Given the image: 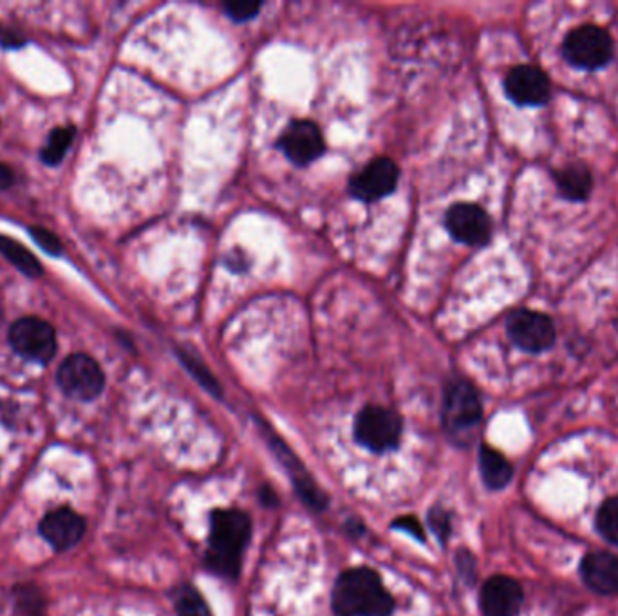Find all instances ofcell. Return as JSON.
I'll use <instances>...</instances> for the list:
<instances>
[{
    "label": "cell",
    "mask_w": 618,
    "mask_h": 616,
    "mask_svg": "<svg viewBox=\"0 0 618 616\" xmlns=\"http://www.w3.org/2000/svg\"><path fill=\"white\" fill-rule=\"evenodd\" d=\"M58 387L70 397L90 402L100 396L105 387V374L95 358L76 353L65 358L56 373Z\"/></svg>",
    "instance_id": "obj_5"
},
{
    "label": "cell",
    "mask_w": 618,
    "mask_h": 616,
    "mask_svg": "<svg viewBox=\"0 0 618 616\" xmlns=\"http://www.w3.org/2000/svg\"><path fill=\"white\" fill-rule=\"evenodd\" d=\"M260 497H263V502H265V505H277V496L271 492V488L269 487L263 488V493H260Z\"/></svg>",
    "instance_id": "obj_29"
},
{
    "label": "cell",
    "mask_w": 618,
    "mask_h": 616,
    "mask_svg": "<svg viewBox=\"0 0 618 616\" xmlns=\"http://www.w3.org/2000/svg\"><path fill=\"white\" fill-rule=\"evenodd\" d=\"M0 317H2V306H0Z\"/></svg>",
    "instance_id": "obj_31"
},
{
    "label": "cell",
    "mask_w": 618,
    "mask_h": 616,
    "mask_svg": "<svg viewBox=\"0 0 618 616\" xmlns=\"http://www.w3.org/2000/svg\"><path fill=\"white\" fill-rule=\"evenodd\" d=\"M259 2H245V0H239V2H228V4H225L226 15H228L230 19L237 20V22H246V20L254 19V17L259 13Z\"/></svg>",
    "instance_id": "obj_24"
},
{
    "label": "cell",
    "mask_w": 618,
    "mask_h": 616,
    "mask_svg": "<svg viewBox=\"0 0 618 616\" xmlns=\"http://www.w3.org/2000/svg\"><path fill=\"white\" fill-rule=\"evenodd\" d=\"M483 416V407L476 391L469 382L456 380L445 391L444 423L449 431H467L475 427Z\"/></svg>",
    "instance_id": "obj_8"
},
{
    "label": "cell",
    "mask_w": 618,
    "mask_h": 616,
    "mask_svg": "<svg viewBox=\"0 0 618 616\" xmlns=\"http://www.w3.org/2000/svg\"><path fill=\"white\" fill-rule=\"evenodd\" d=\"M504 91L518 105H543L548 102L550 78L535 65H518L504 79Z\"/></svg>",
    "instance_id": "obj_12"
},
{
    "label": "cell",
    "mask_w": 618,
    "mask_h": 616,
    "mask_svg": "<svg viewBox=\"0 0 618 616\" xmlns=\"http://www.w3.org/2000/svg\"><path fill=\"white\" fill-rule=\"evenodd\" d=\"M479 468H481L484 485L492 490H501L507 487L514 476V468L510 465L509 459L489 445L479 448Z\"/></svg>",
    "instance_id": "obj_16"
},
{
    "label": "cell",
    "mask_w": 618,
    "mask_h": 616,
    "mask_svg": "<svg viewBox=\"0 0 618 616\" xmlns=\"http://www.w3.org/2000/svg\"><path fill=\"white\" fill-rule=\"evenodd\" d=\"M597 528L604 539L618 544V496L609 497L598 508Z\"/></svg>",
    "instance_id": "obj_21"
},
{
    "label": "cell",
    "mask_w": 618,
    "mask_h": 616,
    "mask_svg": "<svg viewBox=\"0 0 618 616\" xmlns=\"http://www.w3.org/2000/svg\"><path fill=\"white\" fill-rule=\"evenodd\" d=\"M41 533L51 546L64 552L76 546L85 535V521L71 508H58L42 519Z\"/></svg>",
    "instance_id": "obj_14"
},
{
    "label": "cell",
    "mask_w": 618,
    "mask_h": 616,
    "mask_svg": "<svg viewBox=\"0 0 618 616\" xmlns=\"http://www.w3.org/2000/svg\"><path fill=\"white\" fill-rule=\"evenodd\" d=\"M174 606L180 616H212L205 598L189 584L181 586L175 593Z\"/></svg>",
    "instance_id": "obj_20"
},
{
    "label": "cell",
    "mask_w": 618,
    "mask_h": 616,
    "mask_svg": "<svg viewBox=\"0 0 618 616\" xmlns=\"http://www.w3.org/2000/svg\"><path fill=\"white\" fill-rule=\"evenodd\" d=\"M17 616H47L45 615L44 598L35 587L22 586L15 593Z\"/></svg>",
    "instance_id": "obj_22"
},
{
    "label": "cell",
    "mask_w": 618,
    "mask_h": 616,
    "mask_svg": "<svg viewBox=\"0 0 618 616\" xmlns=\"http://www.w3.org/2000/svg\"><path fill=\"white\" fill-rule=\"evenodd\" d=\"M404 423L398 414L380 405H367L354 419V439L371 453L384 454L399 445Z\"/></svg>",
    "instance_id": "obj_3"
},
{
    "label": "cell",
    "mask_w": 618,
    "mask_h": 616,
    "mask_svg": "<svg viewBox=\"0 0 618 616\" xmlns=\"http://www.w3.org/2000/svg\"><path fill=\"white\" fill-rule=\"evenodd\" d=\"M252 537V521L241 510H214L210 516L206 566L215 575L237 578Z\"/></svg>",
    "instance_id": "obj_2"
},
{
    "label": "cell",
    "mask_w": 618,
    "mask_h": 616,
    "mask_svg": "<svg viewBox=\"0 0 618 616\" xmlns=\"http://www.w3.org/2000/svg\"><path fill=\"white\" fill-rule=\"evenodd\" d=\"M523 606V590L510 576H492L481 590L484 616H515Z\"/></svg>",
    "instance_id": "obj_13"
},
{
    "label": "cell",
    "mask_w": 618,
    "mask_h": 616,
    "mask_svg": "<svg viewBox=\"0 0 618 616\" xmlns=\"http://www.w3.org/2000/svg\"><path fill=\"white\" fill-rule=\"evenodd\" d=\"M445 224L449 234L458 243L469 246H481L490 238V217L481 206L472 203H458L450 206L445 215Z\"/></svg>",
    "instance_id": "obj_9"
},
{
    "label": "cell",
    "mask_w": 618,
    "mask_h": 616,
    "mask_svg": "<svg viewBox=\"0 0 618 616\" xmlns=\"http://www.w3.org/2000/svg\"><path fill=\"white\" fill-rule=\"evenodd\" d=\"M279 147L295 164L313 163L324 155V138L313 121H294L280 136Z\"/></svg>",
    "instance_id": "obj_11"
},
{
    "label": "cell",
    "mask_w": 618,
    "mask_h": 616,
    "mask_svg": "<svg viewBox=\"0 0 618 616\" xmlns=\"http://www.w3.org/2000/svg\"><path fill=\"white\" fill-rule=\"evenodd\" d=\"M459 572L464 573L465 576L470 575V581H475L476 576V564L475 559L470 553H459L458 556Z\"/></svg>",
    "instance_id": "obj_28"
},
{
    "label": "cell",
    "mask_w": 618,
    "mask_h": 616,
    "mask_svg": "<svg viewBox=\"0 0 618 616\" xmlns=\"http://www.w3.org/2000/svg\"><path fill=\"white\" fill-rule=\"evenodd\" d=\"M31 237L35 238V243L39 244L44 252H47V254H62L61 238L56 237L50 230L42 229V226H33V229H31Z\"/></svg>",
    "instance_id": "obj_23"
},
{
    "label": "cell",
    "mask_w": 618,
    "mask_h": 616,
    "mask_svg": "<svg viewBox=\"0 0 618 616\" xmlns=\"http://www.w3.org/2000/svg\"><path fill=\"white\" fill-rule=\"evenodd\" d=\"M614 39L598 25H580L563 44L564 59L580 70H600L614 59Z\"/></svg>",
    "instance_id": "obj_4"
},
{
    "label": "cell",
    "mask_w": 618,
    "mask_h": 616,
    "mask_svg": "<svg viewBox=\"0 0 618 616\" xmlns=\"http://www.w3.org/2000/svg\"><path fill=\"white\" fill-rule=\"evenodd\" d=\"M75 139V127H58L51 132L47 145L41 152L42 161L45 164H58L64 159L65 152L70 150L71 144Z\"/></svg>",
    "instance_id": "obj_19"
},
{
    "label": "cell",
    "mask_w": 618,
    "mask_h": 616,
    "mask_svg": "<svg viewBox=\"0 0 618 616\" xmlns=\"http://www.w3.org/2000/svg\"><path fill=\"white\" fill-rule=\"evenodd\" d=\"M398 183V167L390 158H376L351 179V194L367 203L390 195Z\"/></svg>",
    "instance_id": "obj_10"
},
{
    "label": "cell",
    "mask_w": 618,
    "mask_h": 616,
    "mask_svg": "<svg viewBox=\"0 0 618 616\" xmlns=\"http://www.w3.org/2000/svg\"><path fill=\"white\" fill-rule=\"evenodd\" d=\"M337 616H391L394 601L379 573L371 567H353L337 578L331 596Z\"/></svg>",
    "instance_id": "obj_1"
},
{
    "label": "cell",
    "mask_w": 618,
    "mask_h": 616,
    "mask_svg": "<svg viewBox=\"0 0 618 616\" xmlns=\"http://www.w3.org/2000/svg\"><path fill=\"white\" fill-rule=\"evenodd\" d=\"M554 176L558 192L564 198L569 201L588 199L592 187H594V178L583 163L568 164L563 170H557Z\"/></svg>",
    "instance_id": "obj_17"
},
{
    "label": "cell",
    "mask_w": 618,
    "mask_h": 616,
    "mask_svg": "<svg viewBox=\"0 0 618 616\" xmlns=\"http://www.w3.org/2000/svg\"><path fill=\"white\" fill-rule=\"evenodd\" d=\"M429 524L439 541L447 542L450 533V516L444 508H433L429 513Z\"/></svg>",
    "instance_id": "obj_25"
},
{
    "label": "cell",
    "mask_w": 618,
    "mask_h": 616,
    "mask_svg": "<svg viewBox=\"0 0 618 616\" xmlns=\"http://www.w3.org/2000/svg\"><path fill=\"white\" fill-rule=\"evenodd\" d=\"M8 340L25 360L50 363L56 354V331L44 318L22 317L10 328Z\"/></svg>",
    "instance_id": "obj_6"
},
{
    "label": "cell",
    "mask_w": 618,
    "mask_h": 616,
    "mask_svg": "<svg viewBox=\"0 0 618 616\" xmlns=\"http://www.w3.org/2000/svg\"><path fill=\"white\" fill-rule=\"evenodd\" d=\"M507 329L518 348L529 353H543L555 342V323L548 315L521 309L510 315Z\"/></svg>",
    "instance_id": "obj_7"
},
{
    "label": "cell",
    "mask_w": 618,
    "mask_h": 616,
    "mask_svg": "<svg viewBox=\"0 0 618 616\" xmlns=\"http://www.w3.org/2000/svg\"><path fill=\"white\" fill-rule=\"evenodd\" d=\"M185 363L189 365L192 374H194L209 391L220 394V385H217V382H215L214 378L210 376V373H206L205 369L201 368L200 363L195 362L194 358H185Z\"/></svg>",
    "instance_id": "obj_27"
},
{
    "label": "cell",
    "mask_w": 618,
    "mask_h": 616,
    "mask_svg": "<svg viewBox=\"0 0 618 616\" xmlns=\"http://www.w3.org/2000/svg\"><path fill=\"white\" fill-rule=\"evenodd\" d=\"M393 528L394 530H399V532L409 533V535L413 537V539H416V541L418 542L427 541L424 527L419 524V521L418 519H416V517H398V519L393 522Z\"/></svg>",
    "instance_id": "obj_26"
},
{
    "label": "cell",
    "mask_w": 618,
    "mask_h": 616,
    "mask_svg": "<svg viewBox=\"0 0 618 616\" xmlns=\"http://www.w3.org/2000/svg\"><path fill=\"white\" fill-rule=\"evenodd\" d=\"M96 616H140L135 615V613H100V615Z\"/></svg>",
    "instance_id": "obj_30"
},
{
    "label": "cell",
    "mask_w": 618,
    "mask_h": 616,
    "mask_svg": "<svg viewBox=\"0 0 618 616\" xmlns=\"http://www.w3.org/2000/svg\"><path fill=\"white\" fill-rule=\"evenodd\" d=\"M0 254L4 255L25 277L39 278L44 274V268L36 261L35 255L31 254L30 249L24 248L21 243H17L13 238L0 237Z\"/></svg>",
    "instance_id": "obj_18"
},
{
    "label": "cell",
    "mask_w": 618,
    "mask_h": 616,
    "mask_svg": "<svg viewBox=\"0 0 618 616\" xmlns=\"http://www.w3.org/2000/svg\"><path fill=\"white\" fill-rule=\"evenodd\" d=\"M583 578L594 592L615 595L618 593V556L606 552L588 553L583 561Z\"/></svg>",
    "instance_id": "obj_15"
}]
</instances>
